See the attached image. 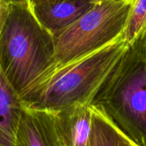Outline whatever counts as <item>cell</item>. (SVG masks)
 Segmentation results:
<instances>
[{"mask_svg":"<svg viewBox=\"0 0 146 146\" xmlns=\"http://www.w3.org/2000/svg\"><path fill=\"white\" fill-rule=\"evenodd\" d=\"M133 145H134V146H139V145H136V144H134V143H133Z\"/></svg>","mask_w":146,"mask_h":146,"instance_id":"15","label":"cell"},{"mask_svg":"<svg viewBox=\"0 0 146 146\" xmlns=\"http://www.w3.org/2000/svg\"><path fill=\"white\" fill-rule=\"evenodd\" d=\"M92 104H78L52 112L64 146H86L92 130Z\"/></svg>","mask_w":146,"mask_h":146,"instance_id":"7","label":"cell"},{"mask_svg":"<svg viewBox=\"0 0 146 146\" xmlns=\"http://www.w3.org/2000/svg\"><path fill=\"white\" fill-rule=\"evenodd\" d=\"M133 3L134 0H96L73 25L54 37V71L122 37Z\"/></svg>","mask_w":146,"mask_h":146,"instance_id":"4","label":"cell"},{"mask_svg":"<svg viewBox=\"0 0 146 146\" xmlns=\"http://www.w3.org/2000/svg\"><path fill=\"white\" fill-rule=\"evenodd\" d=\"M145 33L146 0H134L122 37L130 45L139 36Z\"/></svg>","mask_w":146,"mask_h":146,"instance_id":"10","label":"cell"},{"mask_svg":"<svg viewBox=\"0 0 146 146\" xmlns=\"http://www.w3.org/2000/svg\"><path fill=\"white\" fill-rule=\"evenodd\" d=\"M128 44L123 37L47 76L21 98L30 109L55 112L78 104H92Z\"/></svg>","mask_w":146,"mask_h":146,"instance_id":"2","label":"cell"},{"mask_svg":"<svg viewBox=\"0 0 146 146\" xmlns=\"http://www.w3.org/2000/svg\"><path fill=\"white\" fill-rule=\"evenodd\" d=\"M9 5L23 6V7H32L31 0H5Z\"/></svg>","mask_w":146,"mask_h":146,"instance_id":"12","label":"cell"},{"mask_svg":"<svg viewBox=\"0 0 146 146\" xmlns=\"http://www.w3.org/2000/svg\"><path fill=\"white\" fill-rule=\"evenodd\" d=\"M92 130L86 146H127L124 134L98 107L92 105Z\"/></svg>","mask_w":146,"mask_h":146,"instance_id":"9","label":"cell"},{"mask_svg":"<svg viewBox=\"0 0 146 146\" xmlns=\"http://www.w3.org/2000/svg\"><path fill=\"white\" fill-rule=\"evenodd\" d=\"M55 67V41L32 7L10 5L0 33V68L20 95L25 97L49 76Z\"/></svg>","mask_w":146,"mask_h":146,"instance_id":"1","label":"cell"},{"mask_svg":"<svg viewBox=\"0 0 146 146\" xmlns=\"http://www.w3.org/2000/svg\"><path fill=\"white\" fill-rule=\"evenodd\" d=\"M10 5L5 0H0V33L9 16Z\"/></svg>","mask_w":146,"mask_h":146,"instance_id":"11","label":"cell"},{"mask_svg":"<svg viewBox=\"0 0 146 146\" xmlns=\"http://www.w3.org/2000/svg\"><path fill=\"white\" fill-rule=\"evenodd\" d=\"M22 109L20 95L0 68V146H15Z\"/></svg>","mask_w":146,"mask_h":146,"instance_id":"8","label":"cell"},{"mask_svg":"<svg viewBox=\"0 0 146 146\" xmlns=\"http://www.w3.org/2000/svg\"><path fill=\"white\" fill-rule=\"evenodd\" d=\"M92 105L134 144L146 146V33L128 46Z\"/></svg>","mask_w":146,"mask_h":146,"instance_id":"3","label":"cell"},{"mask_svg":"<svg viewBox=\"0 0 146 146\" xmlns=\"http://www.w3.org/2000/svg\"><path fill=\"white\" fill-rule=\"evenodd\" d=\"M96 0H62L54 3L33 5V11L41 25L56 37L73 25Z\"/></svg>","mask_w":146,"mask_h":146,"instance_id":"6","label":"cell"},{"mask_svg":"<svg viewBox=\"0 0 146 146\" xmlns=\"http://www.w3.org/2000/svg\"><path fill=\"white\" fill-rule=\"evenodd\" d=\"M15 146H64L53 113L33 110L23 104Z\"/></svg>","mask_w":146,"mask_h":146,"instance_id":"5","label":"cell"},{"mask_svg":"<svg viewBox=\"0 0 146 146\" xmlns=\"http://www.w3.org/2000/svg\"><path fill=\"white\" fill-rule=\"evenodd\" d=\"M124 134V133H123ZM124 136H125V139H126V140H127V146H134L133 145V142H132V140L130 139H128L125 134H124Z\"/></svg>","mask_w":146,"mask_h":146,"instance_id":"14","label":"cell"},{"mask_svg":"<svg viewBox=\"0 0 146 146\" xmlns=\"http://www.w3.org/2000/svg\"><path fill=\"white\" fill-rule=\"evenodd\" d=\"M60 1H62V0H31V3H32V6H33V5H37V4L44 3H57V2H60Z\"/></svg>","mask_w":146,"mask_h":146,"instance_id":"13","label":"cell"}]
</instances>
